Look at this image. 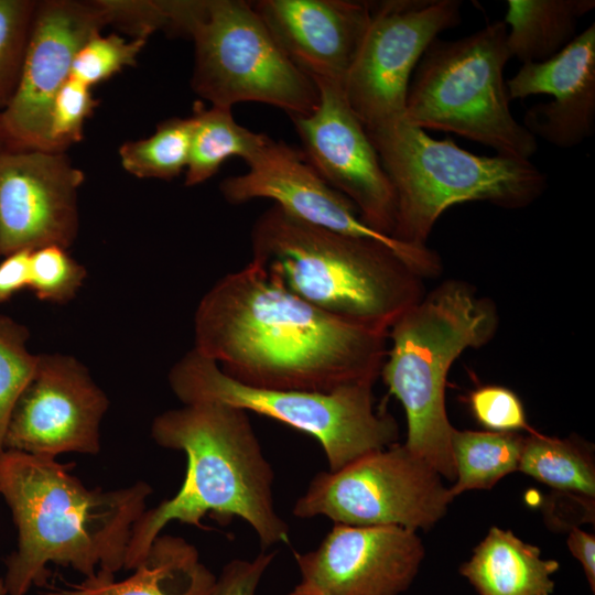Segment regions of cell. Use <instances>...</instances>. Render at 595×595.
I'll return each instance as SVG.
<instances>
[{"label":"cell","instance_id":"5","mask_svg":"<svg viewBox=\"0 0 595 595\" xmlns=\"http://www.w3.org/2000/svg\"><path fill=\"white\" fill-rule=\"evenodd\" d=\"M495 302L467 281L447 279L409 307L388 332L390 348L380 376L407 418L403 445L455 482L451 424L445 405L448 372L468 348H480L497 333Z\"/></svg>","mask_w":595,"mask_h":595},{"label":"cell","instance_id":"15","mask_svg":"<svg viewBox=\"0 0 595 595\" xmlns=\"http://www.w3.org/2000/svg\"><path fill=\"white\" fill-rule=\"evenodd\" d=\"M315 85L320 95L316 109L307 116L290 117L305 160L356 206L368 226L392 236L394 191L366 128L350 109L340 85Z\"/></svg>","mask_w":595,"mask_h":595},{"label":"cell","instance_id":"10","mask_svg":"<svg viewBox=\"0 0 595 595\" xmlns=\"http://www.w3.org/2000/svg\"><path fill=\"white\" fill-rule=\"evenodd\" d=\"M454 498L442 476L403 444L368 453L335 472H321L293 506L301 519L334 523L430 529Z\"/></svg>","mask_w":595,"mask_h":595},{"label":"cell","instance_id":"33","mask_svg":"<svg viewBox=\"0 0 595 595\" xmlns=\"http://www.w3.org/2000/svg\"><path fill=\"white\" fill-rule=\"evenodd\" d=\"M275 552H260L252 560L235 559L226 563L210 595H256L260 581Z\"/></svg>","mask_w":595,"mask_h":595},{"label":"cell","instance_id":"18","mask_svg":"<svg viewBox=\"0 0 595 595\" xmlns=\"http://www.w3.org/2000/svg\"><path fill=\"white\" fill-rule=\"evenodd\" d=\"M275 43L313 83L343 87L371 19V2L259 0L252 3Z\"/></svg>","mask_w":595,"mask_h":595},{"label":"cell","instance_id":"38","mask_svg":"<svg viewBox=\"0 0 595 595\" xmlns=\"http://www.w3.org/2000/svg\"><path fill=\"white\" fill-rule=\"evenodd\" d=\"M43 595H65V594L62 591H57V592H52V593H47Z\"/></svg>","mask_w":595,"mask_h":595},{"label":"cell","instance_id":"3","mask_svg":"<svg viewBox=\"0 0 595 595\" xmlns=\"http://www.w3.org/2000/svg\"><path fill=\"white\" fill-rule=\"evenodd\" d=\"M153 441L186 455L177 493L144 510L134 523L125 567L132 570L165 526L178 521L205 529L209 515L223 524L234 517L256 532L262 551L290 541L289 527L274 507V473L248 412L215 401H198L156 415Z\"/></svg>","mask_w":595,"mask_h":595},{"label":"cell","instance_id":"29","mask_svg":"<svg viewBox=\"0 0 595 595\" xmlns=\"http://www.w3.org/2000/svg\"><path fill=\"white\" fill-rule=\"evenodd\" d=\"M147 40H126L118 34L97 33L77 51L71 77L91 88L125 67L134 66Z\"/></svg>","mask_w":595,"mask_h":595},{"label":"cell","instance_id":"11","mask_svg":"<svg viewBox=\"0 0 595 595\" xmlns=\"http://www.w3.org/2000/svg\"><path fill=\"white\" fill-rule=\"evenodd\" d=\"M458 0L371 2V19L343 83L367 131L405 119L411 76L428 46L461 23Z\"/></svg>","mask_w":595,"mask_h":595},{"label":"cell","instance_id":"28","mask_svg":"<svg viewBox=\"0 0 595 595\" xmlns=\"http://www.w3.org/2000/svg\"><path fill=\"white\" fill-rule=\"evenodd\" d=\"M36 6L33 0H0V111L18 87Z\"/></svg>","mask_w":595,"mask_h":595},{"label":"cell","instance_id":"19","mask_svg":"<svg viewBox=\"0 0 595 595\" xmlns=\"http://www.w3.org/2000/svg\"><path fill=\"white\" fill-rule=\"evenodd\" d=\"M509 99L550 95L549 102L527 109L524 128L537 139L570 149L595 131V23L560 53L541 63L522 64L506 82Z\"/></svg>","mask_w":595,"mask_h":595},{"label":"cell","instance_id":"9","mask_svg":"<svg viewBox=\"0 0 595 595\" xmlns=\"http://www.w3.org/2000/svg\"><path fill=\"white\" fill-rule=\"evenodd\" d=\"M169 385L190 404L215 401L255 412L313 436L321 444L331 472L397 443L399 426L375 409L372 383H357L329 392L250 387L227 376L195 348L171 368Z\"/></svg>","mask_w":595,"mask_h":595},{"label":"cell","instance_id":"20","mask_svg":"<svg viewBox=\"0 0 595 595\" xmlns=\"http://www.w3.org/2000/svg\"><path fill=\"white\" fill-rule=\"evenodd\" d=\"M132 570L121 581H116L112 573L99 571L61 591L65 595H210L216 581L192 543L163 533L152 541Z\"/></svg>","mask_w":595,"mask_h":595},{"label":"cell","instance_id":"27","mask_svg":"<svg viewBox=\"0 0 595 595\" xmlns=\"http://www.w3.org/2000/svg\"><path fill=\"white\" fill-rule=\"evenodd\" d=\"M29 337L23 324L0 315V454L12 412L39 364V355L28 349Z\"/></svg>","mask_w":595,"mask_h":595},{"label":"cell","instance_id":"17","mask_svg":"<svg viewBox=\"0 0 595 595\" xmlns=\"http://www.w3.org/2000/svg\"><path fill=\"white\" fill-rule=\"evenodd\" d=\"M85 175L65 152H0V256L44 246L67 249L78 231L77 193Z\"/></svg>","mask_w":595,"mask_h":595},{"label":"cell","instance_id":"32","mask_svg":"<svg viewBox=\"0 0 595 595\" xmlns=\"http://www.w3.org/2000/svg\"><path fill=\"white\" fill-rule=\"evenodd\" d=\"M468 405L475 420L487 431L519 433L532 429L527 421L522 401L516 392L498 385H485L468 396Z\"/></svg>","mask_w":595,"mask_h":595},{"label":"cell","instance_id":"23","mask_svg":"<svg viewBox=\"0 0 595 595\" xmlns=\"http://www.w3.org/2000/svg\"><path fill=\"white\" fill-rule=\"evenodd\" d=\"M185 185L204 183L217 173L223 163L232 156L251 159L269 140L264 133L253 132L239 125L230 108L197 102L194 108Z\"/></svg>","mask_w":595,"mask_h":595},{"label":"cell","instance_id":"26","mask_svg":"<svg viewBox=\"0 0 595 595\" xmlns=\"http://www.w3.org/2000/svg\"><path fill=\"white\" fill-rule=\"evenodd\" d=\"M192 130V117L160 122L149 138L119 148L122 167L139 178L170 180L180 175L187 166Z\"/></svg>","mask_w":595,"mask_h":595},{"label":"cell","instance_id":"2","mask_svg":"<svg viewBox=\"0 0 595 595\" xmlns=\"http://www.w3.org/2000/svg\"><path fill=\"white\" fill-rule=\"evenodd\" d=\"M152 487L142 480L116 488H87L56 458L17 451L0 454V495L18 531L6 559L8 595L45 584L50 564L85 577L125 567L134 523Z\"/></svg>","mask_w":595,"mask_h":595},{"label":"cell","instance_id":"31","mask_svg":"<svg viewBox=\"0 0 595 595\" xmlns=\"http://www.w3.org/2000/svg\"><path fill=\"white\" fill-rule=\"evenodd\" d=\"M98 101L90 87L69 77L53 101L50 127L48 151L65 150L83 139L84 125L93 115Z\"/></svg>","mask_w":595,"mask_h":595},{"label":"cell","instance_id":"13","mask_svg":"<svg viewBox=\"0 0 595 595\" xmlns=\"http://www.w3.org/2000/svg\"><path fill=\"white\" fill-rule=\"evenodd\" d=\"M106 24L100 1H37L18 87L0 111L8 148L48 151L55 96L71 77L77 51Z\"/></svg>","mask_w":595,"mask_h":595},{"label":"cell","instance_id":"24","mask_svg":"<svg viewBox=\"0 0 595 595\" xmlns=\"http://www.w3.org/2000/svg\"><path fill=\"white\" fill-rule=\"evenodd\" d=\"M523 435L454 429L451 439L456 479L453 498L466 490L489 489L518 470Z\"/></svg>","mask_w":595,"mask_h":595},{"label":"cell","instance_id":"21","mask_svg":"<svg viewBox=\"0 0 595 595\" xmlns=\"http://www.w3.org/2000/svg\"><path fill=\"white\" fill-rule=\"evenodd\" d=\"M559 569L558 561L541 558L538 547L491 527L459 574L479 595H552Z\"/></svg>","mask_w":595,"mask_h":595},{"label":"cell","instance_id":"4","mask_svg":"<svg viewBox=\"0 0 595 595\" xmlns=\"http://www.w3.org/2000/svg\"><path fill=\"white\" fill-rule=\"evenodd\" d=\"M250 237L252 263L340 320L389 332L426 292L424 279L389 247L310 225L274 204Z\"/></svg>","mask_w":595,"mask_h":595},{"label":"cell","instance_id":"22","mask_svg":"<svg viewBox=\"0 0 595 595\" xmlns=\"http://www.w3.org/2000/svg\"><path fill=\"white\" fill-rule=\"evenodd\" d=\"M594 8V0H508L504 22L511 58L528 64L555 56L575 39L580 19Z\"/></svg>","mask_w":595,"mask_h":595},{"label":"cell","instance_id":"37","mask_svg":"<svg viewBox=\"0 0 595 595\" xmlns=\"http://www.w3.org/2000/svg\"><path fill=\"white\" fill-rule=\"evenodd\" d=\"M0 595H8L4 581L2 577H0Z\"/></svg>","mask_w":595,"mask_h":595},{"label":"cell","instance_id":"8","mask_svg":"<svg viewBox=\"0 0 595 595\" xmlns=\"http://www.w3.org/2000/svg\"><path fill=\"white\" fill-rule=\"evenodd\" d=\"M504 21L456 40L436 37L410 82L405 120L423 130L453 132L523 160L537 139L511 113L504 69L511 58Z\"/></svg>","mask_w":595,"mask_h":595},{"label":"cell","instance_id":"36","mask_svg":"<svg viewBox=\"0 0 595 595\" xmlns=\"http://www.w3.org/2000/svg\"><path fill=\"white\" fill-rule=\"evenodd\" d=\"M7 148V142H6V138H4V133H3V129H2V125H1V117H0V152Z\"/></svg>","mask_w":595,"mask_h":595},{"label":"cell","instance_id":"1","mask_svg":"<svg viewBox=\"0 0 595 595\" xmlns=\"http://www.w3.org/2000/svg\"><path fill=\"white\" fill-rule=\"evenodd\" d=\"M195 346L234 380L329 392L375 383L388 332L332 316L284 290L251 261L212 286L194 317Z\"/></svg>","mask_w":595,"mask_h":595},{"label":"cell","instance_id":"16","mask_svg":"<svg viewBox=\"0 0 595 595\" xmlns=\"http://www.w3.org/2000/svg\"><path fill=\"white\" fill-rule=\"evenodd\" d=\"M424 555L416 531L334 523L315 550L294 552L301 580L288 595H400Z\"/></svg>","mask_w":595,"mask_h":595},{"label":"cell","instance_id":"35","mask_svg":"<svg viewBox=\"0 0 595 595\" xmlns=\"http://www.w3.org/2000/svg\"><path fill=\"white\" fill-rule=\"evenodd\" d=\"M571 554L581 563L592 593L595 592V537L577 527L567 538Z\"/></svg>","mask_w":595,"mask_h":595},{"label":"cell","instance_id":"14","mask_svg":"<svg viewBox=\"0 0 595 595\" xmlns=\"http://www.w3.org/2000/svg\"><path fill=\"white\" fill-rule=\"evenodd\" d=\"M108 408L107 394L78 359L39 355L34 377L10 418L4 451L52 458L64 453L95 455Z\"/></svg>","mask_w":595,"mask_h":595},{"label":"cell","instance_id":"12","mask_svg":"<svg viewBox=\"0 0 595 595\" xmlns=\"http://www.w3.org/2000/svg\"><path fill=\"white\" fill-rule=\"evenodd\" d=\"M246 163V173L227 177L219 185L228 203L270 199L310 225L389 247L424 280L442 272L441 257L426 245H410L368 226L356 206L316 173L302 151L269 138Z\"/></svg>","mask_w":595,"mask_h":595},{"label":"cell","instance_id":"30","mask_svg":"<svg viewBox=\"0 0 595 595\" xmlns=\"http://www.w3.org/2000/svg\"><path fill=\"white\" fill-rule=\"evenodd\" d=\"M86 275L85 267L63 247L44 246L31 252L29 289L41 301L65 303L72 300Z\"/></svg>","mask_w":595,"mask_h":595},{"label":"cell","instance_id":"7","mask_svg":"<svg viewBox=\"0 0 595 595\" xmlns=\"http://www.w3.org/2000/svg\"><path fill=\"white\" fill-rule=\"evenodd\" d=\"M167 11V31L194 43L192 88L212 106L261 102L289 117L316 109V85L285 56L252 3L172 0Z\"/></svg>","mask_w":595,"mask_h":595},{"label":"cell","instance_id":"34","mask_svg":"<svg viewBox=\"0 0 595 595\" xmlns=\"http://www.w3.org/2000/svg\"><path fill=\"white\" fill-rule=\"evenodd\" d=\"M31 252V250H20L4 256L0 262V303L29 288Z\"/></svg>","mask_w":595,"mask_h":595},{"label":"cell","instance_id":"6","mask_svg":"<svg viewBox=\"0 0 595 595\" xmlns=\"http://www.w3.org/2000/svg\"><path fill=\"white\" fill-rule=\"evenodd\" d=\"M367 132L394 191L392 236L410 245L425 246L437 219L456 204L520 209L547 188V176L530 160L478 155L405 119Z\"/></svg>","mask_w":595,"mask_h":595},{"label":"cell","instance_id":"25","mask_svg":"<svg viewBox=\"0 0 595 595\" xmlns=\"http://www.w3.org/2000/svg\"><path fill=\"white\" fill-rule=\"evenodd\" d=\"M518 470L560 491L594 499L593 456L573 439L529 433L523 436Z\"/></svg>","mask_w":595,"mask_h":595}]
</instances>
